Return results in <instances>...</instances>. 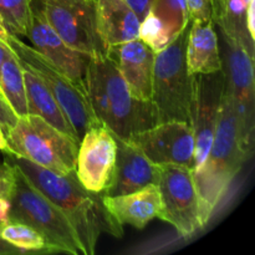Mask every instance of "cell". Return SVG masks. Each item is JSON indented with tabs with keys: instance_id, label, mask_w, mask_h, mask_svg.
Masks as SVG:
<instances>
[{
	"instance_id": "cell-25",
	"label": "cell",
	"mask_w": 255,
	"mask_h": 255,
	"mask_svg": "<svg viewBox=\"0 0 255 255\" xmlns=\"http://www.w3.org/2000/svg\"><path fill=\"white\" fill-rule=\"evenodd\" d=\"M0 16L10 35L26 37L32 20L31 0H0Z\"/></svg>"
},
{
	"instance_id": "cell-3",
	"label": "cell",
	"mask_w": 255,
	"mask_h": 255,
	"mask_svg": "<svg viewBox=\"0 0 255 255\" xmlns=\"http://www.w3.org/2000/svg\"><path fill=\"white\" fill-rule=\"evenodd\" d=\"M248 154L242 147L236 112L224 91L221 115L213 142L206 159L192 171L202 228L208 224Z\"/></svg>"
},
{
	"instance_id": "cell-36",
	"label": "cell",
	"mask_w": 255,
	"mask_h": 255,
	"mask_svg": "<svg viewBox=\"0 0 255 255\" xmlns=\"http://www.w3.org/2000/svg\"><path fill=\"white\" fill-rule=\"evenodd\" d=\"M0 151H2V152L9 151L6 138H5V134H4V132L1 131V129H0Z\"/></svg>"
},
{
	"instance_id": "cell-18",
	"label": "cell",
	"mask_w": 255,
	"mask_h": 255,
	"mask_svg": "<svg viewBox=\"0 0 255 255\" xmlns=\"http://www.w3.org/2000/svg\"><path fill=\"white\" fill-rule=\"evenodd\" d=\"M107 211L120 226L143 229L162 212L161 196L156 184H149L136 192L121 196H104Z\"/></svg>"
},
{
	"instance_id": "cell-32",
	"label": "cell",
	"mask_w": 255,
	"mask_h": 255,
	"mask_svg": "<svg viewBox=\"0 0 255 255\" xmlns=\"http://www.w3.org/2000/svg\"><path fill=\"white\" fill-rule=\"evenodd\" d=\"M212 5V17H213L214 24L218 25L221 22L222 16H223L224 9V0H211Z\"/></svg>"
},
{
	"instance_id": "cell-5",
	"label": "cell",
	"mask_w": 255,
	"mask_h": 255,
	"mask_svg": "<svg viewBox=\"0 0 255 255\" xmlns=\"http://www.w3.org/2000/svg\"><path fill=\"white\" fill-rule=\"evenodd\" d=\"M11 167L14 186L10 196V221L20 222L39 232L51 253L84 255V251L69 219L62 212L37 191L24 174L7 159Z\"/></svg>"
},
{
	"instance_id": "cell-19",
	"label": "cell",
	"mask_w": 255,
	"mask_h": 255,
	"mask_svg": "<svg viewBox=\"0 0 255 255\" xmlns=\"http://www.w3.org/2000/svg\"><path fill=\"white\" fill-rule=\"evenodd\" d=\"M186 61L192 75L212 74L223 69L213 19L191 21L187 37Z\"/></svg>"
},
{
	"instance_id": "cell-6",
	"label": "cell",
	"mask_w": 255,
	"mask_h": 255,
	"mask_svg": "<svg viewBox=\"0 0 255 255\" xmlns=\"http://www.w3.org/2000/svg\"><path fill=\"white\" fill-rule=\"evenodd\" d=\"M9 153L56 173L75 172L79 142L36 115H25L5 133Z\"/></svg>"
},
{
	"instance_id": "cell-29",
	"label": "cell",
	"mask_w": 255,
	"mask_h": 255,
	"mask_svg": "<svg viewBox=\"0 0 255 255\" xmlns=\"http://www.w3.org/2000/svg\"><path fill=\"white\" fill-rule=\"evenodd\" d=\"M126 1L134 10V12L138 15L139 20L142 21L147 15V12H148L153 0H126Z\"/></svg>"
},
{
	"instance_id": "cell-27",
	"label": "cell",
	"mask_w": 255,
	"mask_h": 255,
	"mask_svg": "<svg viewBox=\"0 0 255 255\" xmlns=\"http://www.w3.org/2000/svg\"><path fill=\"white\" fill-rule=\"evenodd\" d=\"M12 186H14V174L12 169L6 162L0 166V198L9 199L11 196Z\"/></svg>"
},
{
	"instance_id": "cell-11",
	"label": "cell",
	"mask_w": 255,
	"mask_h": 255,
	"mask_svg": "<svg viewBox=\"0 0 255 255\" xmlns=\"http://www.w3.org/2000/svg\"><path fill=\"white\" fill-rule=\"evenodd\" d=\"M128 141L157 166L176 164L193 169L194 134L188 122H161L134 133Z\"/></svg>"
},
{
	"instance_id": "cell-13",
	"label": "cell",
	"mask_w": 255,
	"mask_h": 255,
	"mask_svg": "<svg viewBox=\"0 0 255 255\" xmlns=\"http://www.w3.org/2000/svg\"><path fill=\"white\" fill-rule=\"evenodd\" d=\"M116 153V139L105 125L87 129L77 148L75 173L80 183L89 191L102 193L111 182Z\"/></svg>"
},
{
	"instance_id": "cell-15",
	"label": "cell",
	"mask_w": 255,
	"mask_h": 255,
	"mask_svg": "<svg viewBox=\"0 0 255 255\" xmlns=\"http://www.w3.org/2000/svg\"><path fill=\"white\" fill-rule=\"evenodd\" d=\"M26 37L31 42V46L47 61L71 77L74 81L85 85V74L90 57L66 45L34 6L31 25Z\"/></svg>"
},
{
	"instance_id": "cell-26",
	"label": "cell",
	"mask_w": 255,
	"mask_h": 255,
	"mask_svg": "<svg viewBox=\"0 0 255 255\" xmlns=\"http://www.w3.org/2000/svg\"><path fill=\"white\" fill-rule=\"evenodd\" d=\"M188 7L189 19L192 20H207L212 17L211 0H186Z\"/></svg>"
},
{
	"instance_id": "cell-24",
	"label": "cell",
	"mask_w": 255,
	"mask_h": 255,
	"mask_svg": "<svg viewBox=\"0 0 255 255\" xmlns=\"http://www.w3.org/2000/svg\"><path fill=\"white\" fill-rule=\"evenodd\" d=\"M0 238L27 254L51 253L44 237L31 227L20 222L10 221L0 229Z\"/></svg>"
},
{
	"instance_id": "cell-14",
	"label": "cell",
	"mask_w": 255,
	"mask_h": 255,
	"mask_svg": "<svg viewBox=\"0 0 255 255\" xmlns=\"http://www.w3.org/2000/svg\"><path fill=\"white\" fill-rule=\"evenodd\" d=\"M117 144L116 163L114 174L104 196H121L144 188L149 184H158L159 166L152 163L143 152L128 139L114 134Z\"/></svg>"
},
{
	"instance_id": "cell-16",
	"label": "cell",
	"mask_w": 255,
	"mask_h": 255,
	"mask_svg": "<svg viewBox=\"0 0 255 255\" xmlns=\"http://www.w3.org/2000/svg\"><path fill=\"white\" fill-rule=\"evenodd\" d=\"M107 55L115 61L132 96L142 101H151L156 52L141 37H137L111 47Z\"/></svg>"
},
{
	"instance_id": "cell-37",
	"label": "cell",
	"mask_w": 255,
	"mask_h": 255,
	"mask_svg": "<svg viewBox=\"0 0 255 255\" xmlns=\"http://www.w3.org/2000/svg\"><path fill=\"white\" fill-rule=\"evenodd\" d=\"M0 99H2V97H1V95H0Z\"/></svg>"
},
{
	"instance_id": "cell-1",
	"label": "cell",
	"mask_w": 255,
	"mask_h": 255,
	"mask_svg": "<svg viewBox=\"0 0 255 255\" xmlns=\"http://www.w3.org/2000/svg\"><path fill=\"white\" fill-rule=\"evenodd\" d=\"M5 159L11 162L25 178L55 204L69 219L84 251L94 255L102 233L115 238L124 236V228L110 214L104 203V194L85 188L76 173H56L27 159L4 152Z\"/></svg>"
},
{
	"instance_id": "cell-34",
	"label": "cell",
	"mask_w": 255,
	"mask_h": 255,
	"mask_svg": "<svg viewBox=\"0 0 255 255\" xmlns=\"http://www.w3.org/2000/svg\"><path fill=\"white\" fill-rule=\"evenodd\" d=\"M14 54L15 52L12 51L11 47L9 46V44L0 40V69H1L2 64L5 62V60L9 59V57L12 56Z\"/></svg>"
},
{
	"instance_id": "cell-23",
	"label": "cell",
	"mask_w": 255,
	"mask_h": 255,
	"mask_svg": "<svg viewBox=\"0 0 255 255\" xmlns=\"http://www.w3.org/2000/svg\"><path fill=\"white\" fill-rule=\"evenodd\" d=\"M252 0H224L223 16L218 26L227 41L241 45L254 59L255 41L246 26V12Z\"/></svg>"
},
{
	"instance_id": "cell-31",
	"label": "cell",
	"mask_w": 255,
	"mask_h": 255,
	"mask_svg": "<svg viewBox=\"0 0 255 255\" xmlns=\"http://www.w3.org/2000/svg\"><path fill=\"white\" fill-rule=\"evenodd\" d=\"M10 222V201L0 198V229Z\"/></svg>"
},
{
	"instance_id": "cell-21",
	"label": "cell",
	"mask_w": 255,
	"mask_h": 255,
	"mask_svg": "<svg viewBox=\"0 0 255 255\" xmlns=\"http://www.w3.org/2000/svg\"><path fill=\"white\" fill-rule=\"evenodd\" d=\"M22 69H24L25 90H26L27 112L30 115H36L41 117L47 124L66 133L67 136L72 137L80 143L71 122L67 119L66 114L56 101L54 95L31 70L25 67L24 65H22Z\"/></svg>"
},
{
	"instance_id": "cell-30",
	"label": "cell",
	"mask_w": 255,
	"mask_h": 255,
	"mask_svg": "<svg viewBox=\"0 0 255 255\" xmlns=\"http://www.w3.org/2000/svg\"><path fill=\"white\" fill-rule=\"evenodd\" d=\"M254 7H255V0H252L249 2L248 7H247L246 12V26L248 30L249 35H251L252 39L255 40V22H254Z\"/></svg>"
},
{
	"instance_id": "cell-10",
	"label": "cell",
	"mask_w": 255,
	"mask_h": 255,
	"mask_svg": "<svg viewBox=\"0 0 255 255\" xmlns=\"http://www.w3.org/2000/svg\"><path fill=\"white\" fill-rule=\"evenodd\" d=\"M157 187L162 203L159 219L171 224L183 238L202 228L192 169L176 164L159 166Z\"/></svg>"
},
{
	"instance_id": "cell-8",
	"label": "cell",
	"mask_w": 255,
	"mask_h": 255,
	"mask_svg": "<svg viewBox=\"0 0 255 255\" xmlns=\"http://www.w3.org/2000/svg\"><path fill=\"white\" fill-rule=\"evenodd\" d=\"M31 5L70 47L89 57L107 55L96 0H31Z\"/></svg>"
},
{
	"instance_id": "cell-35",
	"label": "cell",
	"mask_w": 255,
	"mask_h": 255,
	"mask_svg": "<svg viewBox=\"0 0 255 255\" xmlns=\"http://www.w3.org/2000/svg\"><path fill=\"white\" fill-rule=\"evenodd\" d=\"M9 36H10L9 31L6 30L4 22H2L1 16H0V40H1V41L7 42V40H9Z\"/></svg>"
},
{
	"instance_id": "cell-12",
	"label": "cell",
	"mask_w": 255,
	"mask_h": 255,
	"mask_svg": "<svg viewBox=\"0 0 255 255\" xmlns=\"http://www.w3.org/2000/svg\"><path fill=\"white\" fill-rule=\"evenodd\" d=\"M226 91L223 69L212 74L196 75L191 126L194 134V167L206 159L213 142ZM192 169V171H193Z\"/></svg>"
},
{
	"instance_id": "cell-4",
	"label": "cell",
	"mask_w": 255,
	"mask_h": 255,
	"mask_svg": "<svg viewBox=\"0 0 255 255\" xmlns=\"http://www.w3.org/2000/svg\"><path fill=\"white\" fill-rule=\"evenodd\" d=\"M189 25L168 46L156 52L151 102L158 124L167 121L191 124L192 121L196 75L188 71L186 61Z\"/></svg>"
},
{
	"instance_id": "cell-17",
	"label": "cell",
	"mask_w": 255,
	"mask_h": 255,
	"mask_svg": "<svg viewBox=\"0 0 255 255\" xmlns=\"http://www.w3.org/2000/svg\"><path fill=\"white\" fill-rule=\"evenodd\" d=\"M189 22L186 0H153L141 21L139 37L158 52L168 46Z\"/></svg>"
},
{
	"instance_id": "cell-9",
	"label": "cell",
	"mask_w": 255,
	"mask_h": 255,
	"mask_svg": "<svg viewBox=\"0 0 255 255\" xmlns=\"http://www.w3.org/2000/svg\"><path fill=\"white\" fill-rule=\"evenodd\" d=\"M226 59V94L236 112L238 134L242 147L248 156L254 148L255 129V84L254 59L237 42L223 39Z\"/></svg>"
},
{
	"instance_id": "cell-22",
	"label": "cell",
	"mask_w": 255,
	"mask_h": 255,
	"mask_svg": "<svg viewBox=\"0 0 255 255\" xmlns=\"http://www.w3.org/2000/svg\"><path fill=\"white\" fill-rule=\"evenodd\" d=\"M0 95L17 117L29 114L24 69L15 54L5 60L0 69Z\"/></svg>"
},
{
	"instance_id": "cell-7",
	"label": "cell",
	"mask_w": 255,
	"mask_h": 255,
	"mask_svg": "<svg viewBox=\"0 0 255 255\" xmlns=\"http://www.w3.org/2000/svg\"><path fill=\"white\" fill-rule=\"evenodd\" d=\"M7 44L20 62L31 70L54 95L71 122L79 141L87 129L101 124L92 111L85 85L74 81L20 37L10 35Z\"/></svg>"
},
{
	"instance_id": "cell-33",
	"label": "cell",
	"mask_w": 255,
	"mask_h": 255,
	"mask_svg": "<svg viewBox=\"0 0 255 255\" xmlns=\"http://www.w3.org/2000/svg\"><path fill=\"white\" fill-rule=\"evenodd\" d=\"M27 254L26 252L21 251V249L16 248L12 244L7 243L2 238H0V255H25Z\"/></svg>"
},
{
	"instance_id": "cell-2",
	"label": "cell",
	"mask_w": 255,
	"mask_h": 255,
	"mask_svg": "<svg viewBox=\"0 0 255 255\" xmlns=\"http://www.w3.org/2000/svg\"><path fill=\"white\" fill-rule=\"evenodd\" d=\"M84 82L95 116L116 136L128 139L158 124L152 102L132 96L109 55L90 57Z\"/></svg>"
},
{
	"instance_id": "cell-28",
	"label": "cell",
	"mask_w": 255,
	"mask_h": 255,
	"mask_svg": "<svg viewBox=\"0 0 255 255\" xmlns=\"http://www.w3.org/2000/svg\"><path fill=\"white\" fill-rule=\"evenodd\" d=\"M17 119L19 117L10 109L9 105L4 100L0 99V129L4 132V134L16 124Z\"/></svg>"
},
{
	"instance_id": "cell-20",
	"label": "cell",
	"mask_w": 255,
	"mask_h": 255,
	"mask_svg": "<svg viewBox=\"0 0 255 255\" xmlns=\"http://www.w3.org/2000/svg\"><path fill=\"white\" fill-rule=\"evenodd\" d=\"M99 31L107 47L139 37L141 20L126 0H96Z\"/></svg>"
}]
</instances>
